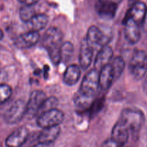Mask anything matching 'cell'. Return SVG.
I'll list each match as a JSON object with an SVG mask.
<instances>
[{"mask_svg":"<svg viewBox=\"0 0 147 147\" xmlns=\"http://www.w3.org/2000/svg\"><path fill=\"white\" fill-rule=\"evenodd\" d=\"M62 38L61 31L55 27L49 28L42 38V45L48 51L50 59L55 65H58L61 62L60 49Z\"/></svg>","mask_w":147,"mask_h":147,"instance_id":"cell-1","label":"cell"},{"mask_svg":"<svg viewBox=\"0 0 147 147\" xmlns=\"http://www.w3.org/2000/svg\"><path fill=\"white\" fill-rule=\"evenodd\" d=\"M119 121L128 128L130 132L137 133L144 125L145 116L144 113L138 109L125 108L122 110Z\"/></svg>","mask_w":147,"mask_h":147,"instance_id":"cell-2","label":"cell"},{"mask_svg":"<svg viewBox=\"0 0 147 147\" xmlns=\"http://www.w3.org/2000/svg\"><path fill=\"white\" fill-rule=\"evenodd\" d=\"M128 70L135 80L144 78L147 72V53L144 51H134L130 60Z\"/></svg>","mask_w":147,"mask_h":147,"instance_id":"cell-3","label":"cell"},{"mask_svg":"<svg viewBox=\"0 0 147 147\" xmlns=\"http://www.w3.org/2000/svg\"><path fill=\"white\" fill-rule=\"evenodd\" d=\"M64 120V113L57 108L40 114L37 118V125L42 128L59 125Z\"/></svg>","mask_w":147,"mask_h":147,"instance_id":"cell-4","label":"cell"},{"mask_svg":"<svg viewBox=\"0 0 147 147\" xmlns=\"http://www.w3.org/2000/svg\"><path fill=\"white\" fill-rule=\"evenodd\" d=\"M26 102L23 100L15 101L4 115L5 121L8 124H16L20 122L21 120L26 115Z\"/></svg>","mask_w":147,"mask_h":147,"instance_id":"cell-5","label":"cell"},{"mask_svg":"<svg viewBox=\"0 0 147 147\" xmlns=\"http://www.w3.org/2000/svg\"><path fill=\"white\" fill-rule=\"evenodd\" d=\"M99 88V71L96 69H93L84 77L80 90L88 95L94 97Z\"/></svg>","mask_w":147,"mask_h":147,"instance_id":"cell-6","label":"cell"},{"mask_svg":"<svg viewBox=\"0 0 147 147\" xmlns=\"http://www.w3.org/2000/svg\"><path fill=\"white\" fill-rule=\"evenodd\" d=\"M46 98V94L42 90H35L30 94L28 102H26V115L29 118L38 115L43 102Z\"/></svg>","mask_w":147,"mask_h":147,"instance_id":"cell-7","label":"cell"},{"mask_svg":"<svg viewBox=\"0 0 147 147\" xmlns=\"http://www.w3.org/2000/svg\"><path fill=\"white\" fill-rule=\"evenodd\" d=\"M84 38L93 50L97 48L101 49L103 46H106L108 42V38L103 34L101 30L94 25L90 27Z\"/></svg>","mask_w":147,"mask_h":147,"instance_id":"cell-8","label":"cell"},{"mask_svg":"<svg viewBox=\"0 0 147 147\" xmlns=\"http://www.w3.org/2000/svg\"><path fill=\"white\" fill-rule=\"evenodd\" d=\"M28 128L25 126H21L8 136L5 141L7 147H21L28 139Z\"/></svg>","mask_w":147,"mask_h":147,"instance_id":"cell-9","label":"cell"},{"mask_svg":"<svg viewBox=\"0 0 147 147\" xmlns=\"http://www.w3.org/2000/svg\"><path fill=\"white\" fill-rule=\"evenodd\" d=\"M124 35L128 43L131 44H136L141 38V25L132 20L125 18Z\"/></svg>","mask_w":147,"mask_h":147,"instance_id":"cell-10","label":"cell"},{"mask_svg":"<svg viewBox=\"0 0 147 147\" xmlns=\"http://www.w3.org/2000/svg\"><path fill=\"white\" fill-rule=\"evenodd\" d=\"M40 39V34L34 30L29 31L25 33L21 34L15 39V44L20 49H30L35 46Z\"/></svg>","mask_w":147,"mask_h":147,"instance_id":"cell-11","label":"cell"},{"mask_svg":"<svg viewBox=\"0 0 147 147\" xmlns=\"http://www.w3.org/2000/svg\"><path fill=\"white\" fill-rule=\"evenodd\" d=\"M60 125L43 128L38 137V144L49 146L57 139L59 136L60 135Z\"/></svg>","mask_w":147,"mask_h":147,"instance_id":"cell-12","label":"cell"},{"mask_svg":"<svg viewBox=\"0 0 147 147\" xmlns=\"http://www.w3.org/2000/svg\"><path fill=\"white\" fill-rule=\"evenodd\" d=\"M129 134L130 131L128 128L121 121H118L113 128L111 138L122 146L128 143Z\"/></svg>","mask_w":147,"mask_h":147,"instance_id":"cell-13","label":"cell"},{"mask_svg":"<svg viewBox=\"0 0 147 147\" xmlns=\"http://www.w3.org/2000/svg\"><path fill=\"white\" fill-rule=\"evenodd\" d=\"M92 48L87 43L85 38H84L80 45V54H79V62L80 68L82 69H87L90 66L92 61L93 56Z\"/></svg>","mask_w":147,"mask_h":147,"instance_id":"cell-14","label":"cell"},{"mask_svg":"<svg viewBox=\"0 0 147 147\" xmlns=\"http://www.w3.org/2000/svg\"><path fill=\"white\" fill-rule=\"evenodd\" d=\"M113 51L110 46L106 45L102 47L96 56L94 60V69L100 71V69H102L104 66L110 63L113 59Z\"/></svg>","mask_w":147,"mask_h":147,"instance_id":"cell-15","label":"cell"},{"mask_svg":"<svg viewBox=\"0 0 147 147\" xmlns=\"http://www.w3.org/2000/svg\"><path fill=\"white\" fill-rule=\"evenodd\" d=\"M147 12V7L144 2H138L134 4L128 11L125 18L132 20L139 25H142L146 14Z\"/></svg>","mask_w":147,"mask_h":147,"instance_id":"cell-16","label":"cell"},{"mask_svg":"<svg viewBox=\"0 0 147 147\" xmlns=\"http://www.w3.org/2000/svg\"><path fill=\"white\" fill-rule=\"evenodd\" d=\"M114 80V74L110 63L100 69L99 72V83L101 90L104 91L108 90L112 85Z\"/></svg>","mask_w":147,"mask_h":147,"instance_id":"cell-17","label":"cell"},{"mask_svg":"<svg viewBox=\"0 0 147 147\" xmlns=\"http://www.w3.org/2000/svg\"><path fill=\"white\" fill-rule=\"evenodd\" d=\"M81 76V68L76 64H71L66 68L63 76V81L66 85L73 86L78 82Z\"/></svg>","mask_w":147,"mask_h":147,"instance_id":"cell-18","label":"cell"},{"mask_svg":"<svg viewBox=\"0 0 147 147\" xmlns=\"http://www.w3.org/2000/svg\"><path fill=\"white\" fill-rule=\"evenodd\" d=\"M117 7L118 5L98 1L96 5V11L101 18H105V19H111L115 16Z\"/></svg>","mask_w":147,"mask_h":147,"instance_id":"cell-19","label":"cell"},{"mask_svg":"<svg viewBox=\"0 0 147 147\" xmlns=\"http://www.w3.org/2000/svg\"><path fill=\"white\" fill-rule=\"evenodd\" d=\"M93 96L88 95L79 90L74 97V102L77 107L80 109H86L90 107L94 100Z\"/></svg>","mask_w":147,"mask_h":147,"instance_id":"cell-20","label":"cell"},{"mask_svg":"<svg viewBox=\"0 0 147 147\" xmlns=\"http://www.w3.org/2000/svg\"><path fill=\"white\" fill-rule=\"evenodd\" d=\"M49 22V17L43 13L36 14L32 18L29 23L32 28V30L39 32L44 29Z\"/></svg>","mask_w":147,"mask_h":147,"instance_id":"cell-21","label":"cell"},{"mask_svg":"<svg viewBox=\"0 0 147 147\" xmlns=\"http://www.w3.org/2000/svg\"><path fill=\"white\" fill-rule=\"evenodd\" d=\"M110 64L112 67L115 80H117L121 77L123 71L125 68V61L121 56H116L113 59L112 62Z\"/></svg>","mask_w":147,"mask_h":147,"instance_id":"cell-22","label":"cell"},{"mask_svg":"<svg viewBox=\"0 0 147 147\" xmlns=\"http://www.w3.org/2000/svg\"><path fill=\"white\" fill-rule=\"evenodd\" d=\"M74 51V48L71 42L66 41L64 43H62L60 49L61 61L64 63L69 61L71 59Z\"/></svg>","mask_w":147,"mask_h":147,"instance_id":"cell-23","label":"cell"},{"mask_svg":"<svg viewBox=\"0 0 147 147\" xmlns=\"http://www.w3.org/2000/svg\"><path fill=\"white\" fill-rule=\"evenodd\" d=\"M36 15L33 6L24 5L20 10V18L24 22H30L35 15Z\"/></svg>","mask_w":147,"mask_h":147,"instance_id":"cell-24","label":"cell"},{"mask_svg":"<svg viewBox=\"0 0 147 147\" xmlns=\"http://www.w3.org/2000/svg\"><path fill=\"white\" fill-rule=\"evenodd\" d=\"M58 105H59V100H58L56 97H46L45 101L43 102V105H42L41 107H40L38 115H40V114L46 112V111H49V110H52V109L56 108Z\"/></svg>","mask_w":147,"mask_h":147,"instance_id":"cell-25","label":"cell"},{"mask_svg":"<svg viewBox=\"0 0 147 147\" xmlns=\"http://www.w3.org/2000/svg\"><path fill=\"white\" fill-rule=\"evenodd\" d=\"M12 88L6 84H0V105L6 102L12 95Z\"/></svg>","mask_w":147,"mask_h":147,"instance_id":"cell-26","label":"cell"},{"mask_svg":"<svg viewBox=\"0 0 147 147\" xmlns=\"http://www.w3.org/2000/svg\"><path fill=\"white\" fill-rule=\"evenodd\" d=\"M101 147H121L116 141L113 140L112 138L107 139L102 143Z\"/></svg>","mask_w":147,"mask_h":147,"instance_id":"cell-27","label":"cell"},{"mask_svg":"<svg viewBox=\"0 0 147 147\" xmlns=\"http://www.w3.org/2000/svg\"><path fill=\"white\" fill-rule=\"evenodd\" d=\"M18 1L24 5H28V6H33L39 2V0H18Z\"/></svg>","mask_w":147,"mask_h":147,"instance_id":"cell-28","label":"cell"},{"mask_svg":"<svg viewBox=\"0 0 147 147\" xmlns=\"http://www.w3.org/2000/svg\"><path fill=\"white\" fill-rule=\"evenodd\" d=\"M99 1L102 2H106V3L112 4V5H118L121 2H122V0H99Z\"/></svg>","mask_w":147,"mask_h":147,"instance_id":"cell-29","label":"cell"},{"mask_svg":"<svg viewBox=\"0 0 147 147\" xmlns=\"http://www.w3.org/2000/svg\"><path fill=\"white\" fill-rule=\"evenodd\" d=\"M141 27H142L144 32H145V33L147 34V12H146V16H145V18H144V21H143Z\"/></svg>","mask_w":147,"mask_h":147,"instance_id":"cell-30","label":"cell"},{"mask_svg":"<svg viewBox=\"0 0 147 147\" xmlns=\"http://www.w3.org/2000/svg\"><path fill=\"white\" fill-rule=\"evenodd\" d=\"M3 38H4V33H3V32H2V30L0 29V40H2Z\"/></svg>","mask_w":147,"mask_h":147,"instance_id":"cell-31","label":"cell"}]
</instances>
